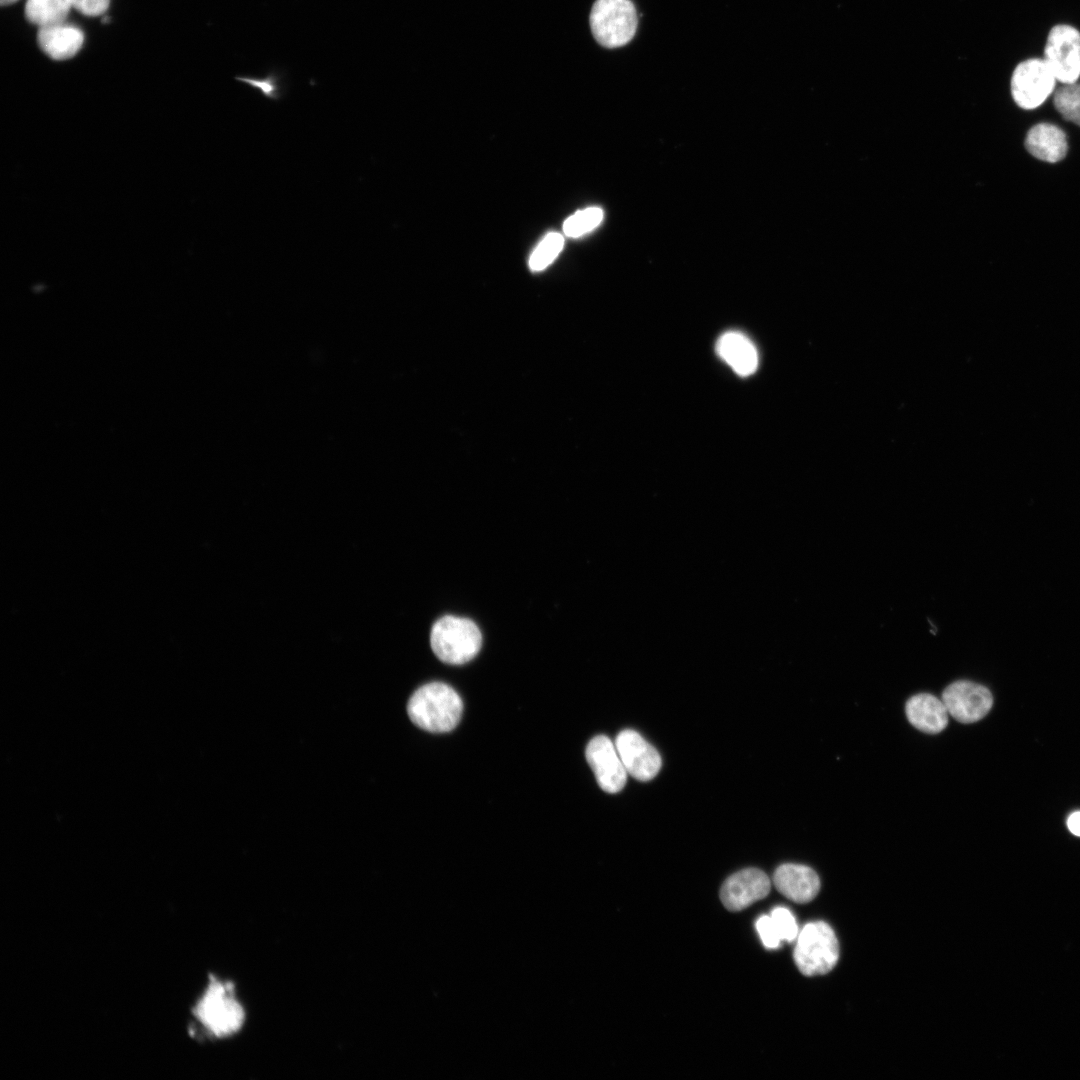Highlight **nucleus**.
Listing matches in <instances>:
<instances>
[{
  "label": "nucleus",
  "instance_id": "f257e3e1",
  "mask_svg": "<svg viewBox=\"0 0 1080 1080\" xmlns=\"http://www.w3.org/2000/svg\"><path fill=\"white\" fill-rule=\"evenodd\" d=\"M192 1015L200 1031L213 1039L233 1036L241 1030L246 1017L234 985L215 976L209 977Z\"/></svg>",
  "mask_w": 1080,
  "mask_h": 1080
},
{
  "label": "nucleus",
  "instance_id": "f03ea898",
  "mask_svg": "<svg viewBox=\"0 0 1080 1080\" xmlns=\"http://www.w3.org/2000/svg\"><path fill=\"white\" fill-rule=\"evenodd\" d=\"M463 712L458 693L442 682H431L418 688L410 697L407 713L419 728L444 733L454 729Z\"/></svg>",
  "mask_w": 1080,
  "mask_h": 1080
},
{
  "label": "nucleus",
  "instance_id": "7ed1b4c3",
  "mask_svg": "<svg viewBox=\"0 0 1080 1080\" xmlns=\"http://www.w3.org/2000/svg\"><path fill=\"white\" fill-rule=\"evenodd\" d=\"M434 654L448 664H464L473 659L482 644L478 626L470 619L452 615L438 619L430 633Z\"/></svg>",
  "mask_w": 1080,
  "mask_h": 1080
},
{
  "label": "nucleus",
  "instance_id": "20e7f679",
  "mask_svg": "<svg viewBox=\"0 0 1080 1080\" xmlns=\"http://www.w3.org/2000/svg\"><path fill=\"white\" fill-rule=\"evenodd\" d=\"M794 961L806 976L831 971L839 958V945L832 928L825 922L806 924L797 936Z\"/></svg>",
  "mask_w": 1080,
  "mask_h": 1080
},
{
  "label": "nucleus",
  "instance_id": "39448f33",
  "mask_svg": "<svg viewBox=\"0 0 1080 1080\" xmlns=\"http://www.w3.org/2000/svg\"><path fill=\"white\" fill-rule=\"evenodd\" d=\"M596 41L606 48L627 44L635 35L638 18L631 0H596L590 13Z\"/></svg>",
  "mask_w": 1080,
  "mask_h": 1080
},
{
  "label": "nucleus",
  "instance_id": "423d86ee",
  "mask_svg": "<svg viewBox=\"0 0 1080 1080\" xmlns=\"http://www.w3.org/2000/svg\"><path fill=\"white\" fill-rule=\"evenodd\" d=\"M1056 78L1046 61L1031 58L1019 63L1011 77V94L1015 103L1026 110L1041 106L1054 92Z\"/></svg>",
  "mask_w": 1080,
  "mask_h": 1080
},
{
  "label": "nucleus",
  "instance_id": "0eeeda50",
  "mask_svg": "<svg viewBox=\"0 0 1080 1080\" xmlns=\"http://www.w3.org/2000/svg\"><path fill=\"white\" fill-rule=\"evenodd\" d=\"M1061 84L1080 78V32L1073 26H1054L1047 37L1043 58Z\"/></svg>",
  "mask_w": 1080,
  "mask_h": 1080
},
{
  "label": "nucleus",
  "instance_id": "6e6552de",
  "mask_svg": "<svg viewBox=\"0 0 1080 1080\" xmlns=\"http://www.w3.org/2000/svg\"><path fill=\"white\" fill-rule=\"evenodd\" d=\"M948 714L961 723H974L984 718L993 705L990 691L983 685L957 680L949 684L941 697Z\"/></svg>",
  "mask_w": 1080,
  "mask_h": 1080
},
{
  "label": "nucleus",
  "instance_id": "1a4fd4ad",
  "mask_svg": "<svg viewBox=\"0 0 1080 1080\" xmlns=\"http://www.w3.org/2000/svg\"><path fill=\"white\" fill-rule=\"evenodd\" d=\"M585 755L602 790L617 793L623 789L628 773L615 744L607 736L598 735L592 738L586 747Z\"/></svg>",
  "mask_w": 1080,
  "mask_h": 1080
},
{
  "label": "nucleus",
  "instance_id": "9d476101",
  "mask_svg": "<svg viewBox=\"0 0 1080 1080\" xmlns=\"http://www.w3.org/2000/svg\"><path fill=\"white\" fill-rule=\"evenodd\" d=\"M615 746L627 773L635 779L648 781L658 774L662 764L659 753L636 731H621Z\"/></svg>",
  "mask_w": 1080,
  "mask_h": 1080
},
{
  "label": "nucleus",
  "instance_id": "9b49d317",
  "mask_svg": "<svg viewBox=\"0 0 1080 1080\" xmlns=\"http://www.w3.org/2000/svg\"><path fill=\"white\" fill-rule=\"evenodd\" d=\"M770 887V880L763 871L747 868L725 880L720 891V898L728 910L740 911L767 896Z\"/></svg>",
  "mask_w": 1080,
  "mask_h": 1080
},
{
  "label": "nucleus",
  "instance_id": "f8f14e48",
  "mask_svg": "<svg viewBox=\"0 0 1080 1080\" xmlns=\"http://www.w3.org/2000/svg\"><path fill=\"white\" fill-rule=\"evenodd\" d=\"M773 883L781 894L797 903L811 901L820 889L817 873L801 864L780 865L774 872Z\"/></svg>",
  "mask_w": 1080,
  "mask_h": 1080
},
{
  "label": "nucleus",
  "instance_id": "ddd939ff",
  "mask_svg": "<svg viewBox=\"0 0 1080 1080\" xmlns=\"http://www.w3.org/2000/svg\"><path fill=\"white\" fill-rule=\"evenodd\" d=\"M715 348L718 356L740 376H749L758 368L759 356L755 345L739 331L723 333Z\"/></svg>",
  "mask_w": 1080,
  "mask_h": 1080
},
{
  "label": "nucleus",
  "instance_id": "4468645a",
  "mask_svg": "<svg viewBox=\"0 0 1080 1080\" xmlns=\"http://www.w3.org/2000/svg\"><path fill=\"white\" fill-rule=\"evenodd\" d=\"M905 713L912 726L927 734H938L948 724L949 714L942 699L929 693L910 697L905 705Z\"/></svg>",
  "mask_w": 1080,
  "mask_h": 1080
},
{
  "label": "nucleus",
  "instance_id": "2eb2a0df",
  "mask_svg": "<svg viewBox=\"0 0 1080 1080\" xmlns=\"http://www.w3.org/2000/svg\"><path fill=\"white\" fill-rule=\"evenodd\" d=\"M1025 147L1035 158L1055 163L1067 153L1068 144L1062 129L1051 123H1039L1027 133Z\"/></svg>",
  "mask_w": 1080,
  "mask_h": 1080
},
{
  "label": "nucleus",
  "instance_id": "dca6fc26",
  "mask_svg": "<svg viewBox=\"0 0 1080 1080\" xmlns=\"http://www.w3.org/2000/svg\"><path fill=\"white\" fill-rule=\"evenodd\" d=\"M84 36L72 25L59 23L39 28L37 41L42 51L54 60L72 58L81 48Z\"/></svg>",
  "mask_w": 1080,
  "mask_h": 1080
},
{
  "label": "nucleus",
  "instance_id": "f3484780",
  "mask_svg": "<svg viewBox=\"0 0 1080 1080\" xmlns=\"http://www.w3.org/2000/svg\"><path fill=\"white\" fill-rule=\"evenodd\" d=\"M70 5L67 0H27L25 16L39 28L63 23Z\"/></svg>",
  "mask_w": 1080,
  "mask_h": 1080
},
{
  "label": "nucleus",
  "instance_id": "a211bd4d",
  "mask_svg": "<svg viewBox=\"0 0 1080 1080\" xmlns=\"http://www.w3.org/2000/svg\"><path fill=\"white\" fill-rule=\"evenodd\" d=\"M1053 103L1066 120L1080 126V83L1062 84L1054 91Z\"/></svg>",
  "mask_w": 1080,
  "mask_h": 1080
},
{
  "label": "nucleus",
  "instance_id": "6ab92c4d",
  "mask_svg": "<svg viewBox=\"0 0 1080 1080\" xmlns=\"http://www.w3.org/2000/svg\"><path fill=\"white\" fill-rule=\"evenodd\" d=\"M235 79L259 91L268 100L278 101L286 93L284 74L279 71H270L263 77L237 76Z\"/></svg>",
  "mask_w": 1080,
  "mask_h": 1080
},
{
  "label": "nucleus",
  "instance_id": "aec40b11",
  "mask_svg": "<svg viewBox=\"0 0 1080 1080\" xmlns=\"http://www.w3.org/2000/svg\"><path fill=\"white\" fill-rule=\"evenodd\" d=\"M564 245V239L559 233H549L532 253L529 266L533 271L546 268L559 254Z\"/></svg>",
  "mask_w": 1080,
  "mask_h": 1080
},
{
  "label": "nucleus",
  "instance_id": "412c9836",
  "mask_svg": "<svg viewBox=\"0 0 1080 1080\" xmlns=\"http://www.w3.org/2000/svg\"><path fill=\"white\" fill-rule=\"evenodd\" d=\"M603 212L598 207H590L570 216L563 225L567 236L579 237L595 228L602 220Z\"/></svg>",
  "mask_w": 1080,
  "mask_h": 1080
},
{
  "label": "nucleus",
  "instance_id": "4be33fe9",
  "mask_svg": "<svg viewBox=\"0 0 1080 1080\" xmlns=\"http://www.w3.org/2000/svg\"><path fill=\"white\" fill-rule=\"evenodd\" d=\"M781 940L791 942L797 939L798 926L792 913L785 907H776L770 915Z\"/></svg>",
  "mask_w": 1080,
  "mask_h": 1080
},
{
  "label": "nucleus",
  "instance_id": "5701e85b",
  "mask_svg": "<svg viewBox=\"0 0 1080 1080\" xmlns=\"http://www.w3.org/2000/svg\"><path fill=\"white\" fill-rule=\"evenodd\" d=\"M756 929L766 948L774 949L780 945L782 940L770 916H761L756 922Z\"/></svg>",
  "mask_w": 1080,
  "mask_h": 1080
},
{
  "label": "nucleus",
  "instance_id": "b1692460",
  "mask_svg": "<svg viewBox=\"0 0 1080 1080\" xmlns=\"http://www.w3.org/2000/svg\"><path fill=\"white\" fill-rule=\"evenodd\" d=\"M70 7L86 16H98L103 14L110 0H67Z\"/></svg>",
  "mask_w": 1080,
  "mask_h": 1080
},
{
  "label": "nucleus",
  "instance_id": "393cba45",
  "mask_svg": "<svg viewBox=\"0 0 1080 1080\" xmlns=\"http://www.w3.org/2000/svg\"><path fill=\"white\" fill-rule=\"evenodd\" d=\"M1069 831L1080 837V811L1073 812L1067 819Z\"/></svg>",
  "mask_w": 1080,
  "mask_h": 1080
},
{
  "label": "nucleus",
  "instance_id": "a878e982",
  "mask_svg": "<svg viewBox=\"0 0 1080 1080\" xmlns=\"http://www.w3.org/2000/svg\"><path fill=\"white\" fill-rule=\"evenodd\" d=\"M16 1H18V0H0L1 5H3V6L4 5H10V4H12V3L16 2Z\"/></svg>",
  "mask_w": 1080,
  "mask_h": 1080
}]
</instances>
